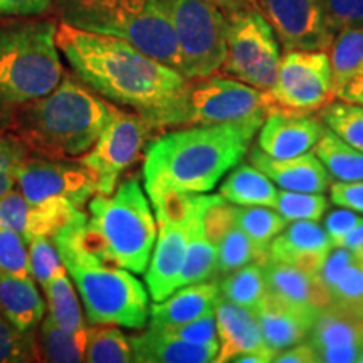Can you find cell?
I'll return each mask as SVG.
<instances>
[{
	"instance_id": "51",
	"label": "cell",
	"mask_w": 363,
	"mask_h": 363,
	"mask_svg": "<svg viewBox=\"0 0 363 363\" xmlns=\"http://www.w3.org/2000/svg\"><path fill=\"white\" fill-rule=\"evenodd\" d=\"M337 98L340 101L353 103L363 106V72L353 76L347 83L337 89Z\"/></svg>"
},
{
	"instance_id": "31",
	"label": "cell",
	"mask_w": 363,
	"mask_h": 363,
	"mask_svg": "<svg viewBox=\"0 0 363 363\" xmlns=\"http://www.w3.org/2000/svg\"><path fill=\"white\" fill-rule=\"evenodd\" d=\"M48 296L49 318L56 321L59 326L69 331H81L88 328L83 311H81L79 298L76 294L74 283L67 274L66 267H59L51 283L44 289Z\"/></svg>"
},
{
	"instance_id": "41",
	"label": "cell",
	"mask_w": 363,
	"mask_h": 363,
	"mask_svg": "<svg viewBox=\"0 0 363 363\" xmlns=\"http://www.w3.org/2000/svg\"><path fill=\"white\" fill-rule=\"evenodd\" d=\"M238 206L220 195H202L201 225L207 239L217 247L219 240L235 225Z\"/></svg>"
},
{
	"instance_id": "12",
	"label": "cell",
	"mask_w": 363,
	"mask_h": 363,
	"mask_svg": "<svg viewBox=\"0 0 363 363\" xmlns=\"http://www.w3.org/2000/svg\"><path fill=\"white\" fill-rule=\"evenodd\" d=\"M150 130L152 126L138 113L131 115L115 108L93 148L79 157V162L96 177L99 195L115 192L120 175L142 153Z\"/></svg>"
},
{
	"instance_id": "33",
	"label": "cell",
	"mask_w": 363,
	"mask_h": 363,
	"mask_svg": "<svg viewBox=\"0 0 363 363\" xmlns=\"http://www.w3.org/2000/svg\"><path fill=\"white\" fill-rule=\"evenodd\" d=\"M219 286L222 298L239 306L247 308L254 313L259 310L262 301L269 293L264 269L256 262L225 274V278L220 281Z\"/></svg>"
},
{
	"instance_id": "32",
	"label": "cell",
	"mask_w": 363,
	"mask_h": 363,
	"mask_svg": "<svg viewBox=\"0 0 363 363\" xmlns=\"http://www.w3.org/2000/svg\"><path fill=\"white\" fill-rule=\"evenodd\" d=\"M335 247L325 227L316 220H294L291 225H286L281 234L271 242L269 257L276 261H284L294 252L301 251H326Z\"/></svg>"
},
{
	"instance_id": "38",
	"label": "cell",
	"mask_w": 363,
	"mask_h": 363,
	"mask_svg": "<svg viewBox=\"0 0 363 363\" xmlns=\"http://www.w3.org/2000/svg\"><path fill=\"white\" fill-rule=\"evenodd\" d=\"M259 261L256 247L242 229L234 225L217 244V274H229Z\"/></svg>"
},
{
	"instance_id": "53",
	"label": "cell",
	"mask_w": 363,
	"mask_h": 363,
	"mask_svg": "<svg viewBox=\"0 0 363 363\" xmlns=\"http://www.w3.org/2000/svg\"><path fill=\"white\" fill-rule=\"evenodd\" d=\"M216 6H219L224 12L234 11V9L246 7V6H254V0H211Z\"/></svg>"
},
{
	"instance_id": "2",
	"label": "cell",
	"mask_w": 363,
	"mask_h": 363,
	"mask_svg": "<svg viewBox=\"0 0 363 363\" xmlns=\"http://www.w3.org/2000/svg\"><path fill=\"white\" fill-rule=\"evenodd\" d=\"M262 121L192 125L158 136L145 155V189L211 192L247 155Z\"/></svg>"
},
{
	"instance_id": "36",
	"label": "cell",
	"mask_w": 363,
	"mask_h": 363,
	"mask_svg": "<svg viewBox=\"0 0 363 363\" xmlns=\"http://www.w3.org/2000/svg\"><path fill=\"white\" fill-rule=\"evenodd\" d=\"M320 118L326 128L337 133L353 148L363 152V106L333 101L320 111Z\"/></svg>"
},
{
	"instance_id": "18",
	"label": "cell",
	"mask_w": 363,
	"mask_h": 363,
	"mask_svg": "<svg viewBox=\"0 0 363 363\" xmlns=\"http://www.w3.org/2000/svg\"><path fill=\"white\" fill-rule=\"evenodd\" d=\"M157 242L145 271L150 296L155 303L169 298L179 289V278L189 244V225L157 222Z\"/></svg>"
},
{
	"instance_id": "49",
	"label": "cell",
	"mask_w": 363,
	"mask_h": 363,
	"mask_svg": "<svg viewBox=\"0 0 363 363\" xmlns=\"http://www.w3.org/2000/svg\"><path fill=\"white\" fill-rule=\"evenodd\" d=\"M54 0H0V17H30L44 13Z\"/></svg>"
},
{
	"instance_id": "23",
	"label": "cell",
	"mask_w": 363,
	"mask_h": 363,
	"mask_svg": "<svg viewBox=\"0 0 363 363\" xmlns=\"http://www.w3.org/2000/svg\"><path fill=\"white\" fill-rule=\"evenodd\" d=\"M220 298V286L216 281H202L182 286L169 298L150 306L148 325L152 328H169L197 320L214 311Z\"/></svg>"
},
{
	"instance_id": "20",
	"label": "cell",
	"mask_w": 363,
	"mask_h": 363,
	"mask_svg": "<svg viewBox=\"0 0 363 363\" xmlns=\"http://www.w3.org/2000/svg\"><path fill=\"white\" fill-rule=\"evenodd\" d=\"M216 318L220 343L217 363L233 362L244 353H261L269 357L271 362L274 360L276 353L264 342L256 313L220 296L216 305Z\"/></svg>"
},
{
	"instance_id": "19",
	"label": "cell",
	"mask_w": 363,
	"mask_h": 363,
	"mask_svg": "<svg viewBox=\"0 0 363 363\" xmlns=\"http://www.w3.org/2000/svg\"><path fill=\"white\" fill-rule=\"evenodd\" d=\"M256 315L266 345L274 353H279L308 340L318 311L267 293Z\"/></svg>"
},
{
	"instance_id": "34",
	"label": "cell",
	"mask_w": 363,
	"mask_h": 363,
	"mask_svg": "<svg viewBox=\"0 0 363 363\" xmlns=\"http://www.w3.org/2000/svg\"><path fill=\"white\" fill-rule=\"evenodd\" d=\"M335 93L353 76L363 72V26L340 30L328 49Z\"/></svg>"
},
{
	"instance_id": "48",
	"label": "cell",
	"mask_w": 363,
	"mask_h": 363,
	"mask_svg": "<svg viewBox=\"0 0 363 363\" xmlns=\"http://www.w3.org/2000/svg\"><path fill=\"white\" fill-rule=\"evenodd\" d=\"M331 202L337 207L350 208L363 214V180L333 182L330 185Z\"/></svg>"
},
{
	"instance_id": "44",
	"label": "cell",
	"mask_w": 363,
	"mask_h": 363,
	"mask_svg": "<svg viewBox=\"0 0 363 363\" xmlns=\"http://www.w3.org/2000/svg\"><path fill=\"white\" fill-rule=\"evenodd\" d=\"M26 158L27 152L19 140L0 135V197L17 185V174Z\"/></svg>"
},
{
	"instance_id": "22",
	"label": "cell",
	"mask_w": 363,
	"mask_h": 363,
	"mask_svg": "<svg viewBox=\"0 0 363 363\" xmlns=\"http://www.w3.org/2000/svg\"><path fill=\"white\" fill-rule=\"evenodd\" d=\"M138 363H212L219 357L220 343H192L152 328L130 338Z\"/></svg>"
},
{
	"instance_id": "50",
	"label": "cell",
	"mask_w": 363,
	"mask_h": 363,
	"mask_svg": "<svg viewBox=\"0 0 363 363\" xmlns=\"http://www.w3.org/2000/svg\"><path fill=\"white\" fill-rule=\"evenodd\" d=\"M276 363H318L315 347L305 340V342L293 345V347L286 348V350L276 353Z\"/></svg>"
},
{
	"instance_id": "30",
	"label": "cell",
	"mask_w": 363,
	"mask_h": 363,
	"mask_svg": "<svg viewBox=\"0 0 363 363\" xmlns=\"http://www.w3.org/2000/svg\"><path fill=\"white\" fill-rule=\"evenodd\" d=\"M289 222L276 211H271L269 207L251 206L240 207L238 206V214H235V225L242 229L251 242L256 247L259 261L257 264L262 266L269 257L271 242L276 239V235L284 230V227Z\"/></svg>"
},
{
	"instance_id": "43",
	"label": "cell",
	"mask_w": 363,
	"mask_h": 363,
	"mask_svg": "<svg viewBox=\"0 0 363 363\" xmlns=\"http://www.w3.org/2000/svg\"><path fill=\"white\" fill-rule=\"evenodd\" d=\"M0 272L19 278H33L29 267V247L21 234L0 230Z\"/></svg>"
},
{
	"instance_id": "8",
	"label": "cell",
	"mask_w": 363,
	"mask_h": 363,
	"mask_svg": "<svg viewBox=\"0 0 363 363\" xmlns=\"http://www.w3.org/2000/svg\"><path fill=\"white\" fill-rule=\"evenodd\" d=\"M267 116L266 91L225 76L189 79L184 93L169 111L167 126L242 123Z\"/></svg>"
},
{
	"instance_id": "35",
	"label": "cell",
	"mask_w": 363,
	"mask_h": 363,
	"mask_svg": "<svg viewBox=\"0 0 363 363\" xmlns=\"http://www.w3.org/2000/svg\"><path fill=\"white\" fill-rule=\"evenodd\" d=\"M84 362L88 363H131L135 362L130 338L118 326L96 325L88 330Z\"/></svg>"
},
{
	"instance_id": "27",
	"label": "cell",
	"mask_w": 363,
	"mask_h": 363,
	"mask_svg": "<svg viewBox=\"0 0 363 363\" xmlns=\"http://www.w3.org/2000/svg\"><path fill=\"white\" fill-rule=\"evenodd\" d=\"M201 201L202 194H194L192 214L187 222L189 225V244L185 252V261L182 266L179 288L194 283L211 279L217 274V247L207 235L203 234L201 225Z\"/></svg>"
},
{
	"instance_id": "24",
	"label": "cell",
	"mask_w": 363,
	"mask_h": 363,
	"mask_svg": "<svg viewBox=\"0 0 363 363\" xmlns=\"http://www.w3.org/2000/svg\"><path fill=\"white\" fill-rule=\"evenodd\" d=\"M262 269H264L269 293L278 294L298 305L310 306L315 311L333 306L330 288L318 274H308L298 267L276 261L272 257H267Z\"/></svg>"
},
{
	"instance_id": "52",
	"label": "cell",
	"mask_w": 363,
	"mask_h": 363,
	"mask_svg": "<svg viewBox=\"0 0 363 363\" xmlns=\"http://www.w3.org/2000/svg\"><path fill=\"white\" fill-rule=\"evenodd\" d=\"M338 246L350 249V251L355 254L357 257L363 259V222L357 227L355 230H353L350 235H347V238H345L342 242L338 244Z\"/></svg>"
},
{
	"instance_id": "39",
	"label": "cell",
	"mask_w": 363,
	"mask_h": 363,
	"mask_svg": "<svg viewBox=\"0 0 363 363\" xmlns=\"http://www.w3.org/2000/svg\"><path fill=\"white\" fill-rule=\"evenodd\" d=\"M274 208L288 222L294 220H321L328 211V201L323 194L294 192V190H278Z\"/></svg>"
},
{
	"instance_id": "15",
	"label": "cell",
	"mask_w": 363,
	"mask_h": 363,
	"mask_svg": "<svg viewBox=\"0 0 363 363\" xmlns=\"http://www.w3.org/2000/svg\"><path fill=\"white\" fill-rule=\"evenodd\" d=\"M81 214L83 212L79 207L61 197L34 203L13 189L0 197V230H13L21 234L26 242L35 238L54 239L59 230Z\"/></svg>"
},
{
	"instance_id": "9",
	"label": "cell",
	"mask_w": 363,
	"mask_h": 363,
	"mask_svg": "<svg viewBox=\"0 0 363 363\" xmlns=\"http://www.w3.org/2000/svg\"><path fill=\"white\" fill-rule=\"evenodd\" d=\"M179 45L180 72L187 79L222 69L227 56L225 12L211 0H167Z\"/></svg>"
},
{
	"instance_id": "5",
	"label": "cell",
	"mask_w": 363,
	"mask_h": 363,
	"mask_svg": "<svg viewBox=\"0 0 363 363\" xmlns=\"http://www.w3.org/2000/svg\"><path fill=\"white\" fill-rule=\"evenodd\" d=\"M81 224L83 242L133 274L147 271L157 242V219L138 179L125 180L111 195H94Z\"/></svg>"
},
{
	"instance_id": "54",
	"label": "cell",
	"mask_w": 363,
	"mask_h": 363,
	"mask_svg": "<svg viewBox=\"0 0 363 363\" xmlns=\"http://www.w3.org/2000/svg\"><path fill=\"white\" fill-rule=\"evenodd\" d=\"M358 362L363 363V348H362V352H360V358H358Z\"/></svg>"
},
{
	"instance_id": "4",
	"label": "cell",
	"mask_w": 363,
	"mask_h": 363,
	"mask_svg": "<svg viewBox=\"0 0 363 363\" xmlns=\"http://www.w3.org/2000/svg\"><path fill=\"white\" fill-rule=\"evenodd\" d=\"M81 214L54 235L62 264L79 291L86 318L93 325L143 330L150 320L148 293L133 272L104 259L81 239Z\"/></svg>"
},
{
	"instance_id": "3",
	"label": "cell",
	"mask_w": 363,
	"mask_h": 363,
	"mask_svg": "<svg viewBox=\"0 0 363 363\" xmlns=\"http://www.w3.org/2000/svg\"><path fill=\"white\" fill-rule=\"evenodd\" d=\"M115 108L78 76L65 74L51 93L17 108L11 128L27 153L67 160L93 148Z\"/></svg>"
},
{
	"instance_id": "14",
	"label": "cell",
	"mask_w": 363,
	"mask_h": 363,
	"mask_svg": "<svg viewBox=\"0 0 363 363\" xmlns=\"http://www.w3.org/2000/svg\"><path fill=\"white\" fill-rule=\"evenodd\" d=\"M286 51H328L335 33L320 0H254Z\"/></svg>"
},
{
	"instance_id": "45",
	"label": "cell",
	"mask_w": 363,
	"mask_h": 363,
	"mask_svg": "<svg viewBox=\"0 0 363 363\" xmlns=\"http://www.w3.org/2000/svg\"><path fill=\"white\" fill-rule=\"evenodd\" d=\"M320 4L335 35L340 30L363 26V0H320Z\"/></svg>"
},
{
	"instance_id": "46",
	"label": "cell",
	"mask_w": 363,
	"mask_h": 363,
	"mask_svg": "<svg viewBox=\"0 0 363 363\" xmlns=\"http://www.w3.org/2000/svg\"><path fill=\"white\" fill-rule=\"evenodd\" d=\"M160 330V328H157ZM162 331L172 335V337L182 338L185 342L192 343H219V333H217V318L216 310L208 311L197 320L189 321V323L169 326V328H162Z\"/></svg>"
},
{
	"instance_id": "1",
	"label": "cell",
	"mask_w": 363,
	"mask_h": 363,
	"mask_svg": "<svg viewBox=\"0 0 363 363\" xmlns=\"http://www.w3.org/2000/svg\"><path fill=\"white\" fill-rule=\"evenodd\" d=\"M57 48L74 74L99 96L135 110L152 128H162L184 93L187 78L128 40L57 26Z\"/></svg>"
},
{
	"instance_id": "29",
	"label": "cell",
	"mask_w": 363,
	"mask_h": 363,
	"mask_svg": "<svg viewBox=\"0 0 363 363\" xmlns=\"http://www.w3.org/2000/svg\"><path fill=\"white\" fill-rule=\"evenodd\" d=\"M313 153L323 163L330 179L337 182L363 180V152L353 148L331 130H325L313 147Z\"/></svg>"
},
{
	"instance_id": "16",
	"label": "cell",
	"mask_w": 363,
	"mask_h": 363,
	"mask_svg": "<svg viewBox=\"0 0 363 363\" xmlns=\"http://www.w3.org/2000/svg\"><path fill=\"white\" fill-rule=\"evenodd\" d=\"M308 342L315 347L318 362H358L363 348V316L335 305L318 311Z\"/></svg>"
},
{
	"instance_id": "17",
	"label": "cell",
	"mask_w": 363,
	"mask_h": 363,
	"mask_svg": "<svg viewBox=\"0 0 363 363\" xmlns=\"http://www.w3.org/2000/svg\"><path fill=\"white\" fill-rule=\"evenodd\" d=\"M325 130L320 116L269 113L259 128L257 147L274 158L298 157L311 152Z\"/></svg>"
},
{
	"instance_id": "7",
	"label": "cell",
	"mask_w": 363,
	"mask_h": 363,
	"mask_svg": "<svg viewBox=\"0 0 363 363\" xmlns=\"http://www.w3.org/2000/svg\"><path fill=\"white\" fill-rule=\"evenodd\" d=\"M54 21L0 26V111L13 113L56 89L65 78Z\"/></svg>"
},
{
	"instance_id": "6",
	"label": "cell",
	"mask_w": 363,
	"mask_h": 363,
	"mask_svg": "<svg viewBox=\"0 0 363 363\" xmlns=\"http://www.w3.org/2000/svg\"><path fill=\"white\" fill-rule=\"evenodd\" d=\"M52 7L65 24L128 40L180 72L167 0H54Z\"/></svg>"
},
{
	"instance_id": "47",
	"label": "cell",
	"mask_w": 363,
	"mask_h": 363,
	"mask_svg": "<svg viewBox=\"0 0 363 363\" xmlns=\"http://www.w3.org/2000/svg\"><path fill=\"white\" fill-rule=\"evenodd\" d=\"M363 222V217L357 214L355 211L350 208H335L331 211L325 219V230L328 233L330 239L333 240L335 246H338L342 240L350 235Z\"/></svg>"
},
{
	"instance_id": "26",
	"label": "cell",
	"mask_w": 363,
	"mask_h": 363,
	"mask_svg": "<svg viewBox=\"0 0 363 363\" xmlns=\"http://www.w3.org/2000/svg\"><path fill=\"white\" fill-rule=\"evenodd\" d=\"M219 195L240 207H274L278 189L269 177L251 163H239L222 180Z\"/></svg>"
},
{
	"instance_id": "28",
	"label": "cell",
	"mask_w": 363,
	"mask_h": 363,
	"mask_svg": "<svg viewBox=\"0 0 363 363\" xmlns=\"http://www.w3.org/2000/svg\"><path fill=\"white\" fill-rule=\"evenodd\" d=\"M88 330L69 331L59 326L49 316H44L39 326L38 343L40 360L52 363L84 362Z\"/></svg>"
},
{
	"instance_id": "10",
	"label": "cell",
	"mask_w": 363,
	"mask_h": 363,
	"mask_svg": "<svg viewBox=\"0 0 363 363\" xmlns=\"http://www.w3.org/2000/svg\"><path fill=\"white\" fill-rule=\"evenodd\" d=\"M227 56L222 69L252 88L269 91L279 69V43L256 6L225 12Z\"/></svg>"
},
{
	"instance_id": "25",
	"label": "cell",
	"mask_w": 363,
	"mask_h": 363,
	"mask_svg": "<svg viewBox=\"0 0 363 363\" xmlns=\"http://www.w3.org/2000/svg\"><path fill=\"white\" fill-rule=\"evenodd\" d=\"M0 313L19 330H35L45 315V303L33 278L0 272Z\"/></svg>"
},
{
	"instance_id": "21",
	"label": "cell",
	"mask_w": 363,
	"mask_h": 363,
	"mask_svg": "<svg viewBox=\"0 0 363 363\" xmlns=\"http://www.w3.org/2000/svg\"><path fill=\"white\" fill-rule=\"evenodd\" d=\"M247 158L251 165L259 169L283 190L294 192L325 194L330 187V174L315 153L306 152L303 155L289 158L269 157L262 150L249 148Z\"/></svg>"
},
{
	"instance_id": "11",
	"label": "cell",
	"mask_w": 363,
	"mask_h": 363,
	"mask_svg": "<svg viewBox=\"0 0 363 363\" xmlns=\"http://www.w3.org/2000/svg\"><path fill=\"white\" fill-rule=\"evenodd\" d=\"M328 51H286L281 57L278 78L266 91L269 113L313 115L335 101Z\"/></svg>"
},
{
	"instance_id": "13",
	"label": "cell",
	"mask_w": 363,
	"mask_h": 363,
	"mask_svg": "<svg viewBox=\"0 0 363 363\" xmlns=\"http://www.w3.org/2000/svg\"><path fill=\"white\" fill-rule=\"evenodd\" d=\"M17 190L29 202L61 197L81 208L93 195H98V182L81 162L39 157L22 162L17 174Z\"/></svg>"
},
{
	"instance_id": "37",
	"label": "cell",
	"mask_w": 363,
	"mask_h": 363,
	"mask_svg": "<svg viewBox=\"0 0 363 363\" xmlns=\"http://www.w3.org/2000/svg\"><path fill=\"white\" fill-rule=\"evenodd\" d=\"M40 360L35 330L24 331L0 313V363H29Z\"/></svg>"
},
{
	"instance_id": "42",
	"label": "cell",
	"mask_w": 363,
	"mask_h": 363,
	"mask_svg": "<svg viewBox=\"0 0 363 363\" xmlns=\"http://www.w3.org/2000/svg\"><path fill=\"white\" fill-rule=\"evenodd\" d=\"M27 247H29L30 276L40 288L45 289L59 267L65 266L56 242L51 238H35L27 242Z\"/></svg>"
},
{
	"instance_id": "40",
	"label": "cell",
	"mask_w": 363,
	"mask_h": 363,
	"mask_svg": "<svg viewBox=\"0 0 363 363\" xmlns=\"http://www.w3.org/2000/svg\"><path fill=\"white\" fill-rule=\"evenodd\" d=\"M333 305L363 316V259L353 257L330 286Z\"/></svg>"
}]
</instances>
